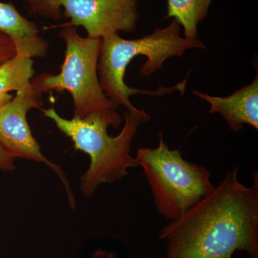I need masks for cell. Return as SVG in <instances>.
Here are the masks:
<instances>
[{
    "mask_svg": "<svg viewBox=\"0 0 258 258\" xmlns=\"http://www.w3.org/2000/svg\"><path fill=\"white\" fill-rule=\"evenodd\" d=\"M165 258H232L236 251L258 258L257 182L238 179L237 168L182 216L161 229Z\"/></svg>",
    "mask_w": 258,
    "mask_h": 258,
    "instance_id": "cell-1",
    "label": "cell"
},
{
    "mask_svg": "<svg viewBox=\"0 0 258 258\" xmlns=\"http://www.w3.org/2000/svg\"><path fill=\"white\" fill-rule=\"evenodd\" d=\"M40 110L73 141L76 149L90 156L91 164L81 181V191L86 198L91 196L100 185L121 179L129 168L139 166L136 158L131 156V143L139 124L150 118L145 111H127L123 129L117 137H112L108 134V127L117 128L120 125L105 115H94L86 118L74 115L72 119H67L60 116L54 106Z\"/></svg>",
    "mask_w": 258,
    "mask_h": 258,
    "instance_id": "cell-2",
    "label": "cell"
},
{
    "mask_svg": "<svg viewBox=\"0 0 258 258\" xmlns=\"http://www.w3.org/2000/svg\"><path fill=\"white\" fill-rule=\"evenodd\" d=\"M59 36L66 42V52L60 72L37 76L42 92L68 91L74 100L75 115L86 118L103 115L121 123L117 106L110 101L100 84L98 62L101 39L81 36L77 28L66 23Z\"/></svg>",
    "mask_w": 258,
    "mask_h": 258,
    "instance_id": "cell-3",
    "label": "cell"
},
{
    "mask_svg": "<svg viewBox=\"0 0 258 258\" xmlns=\"http://www.w3.org/2000/svg\"><path fill=\"white\" fill-rule=\"evenodd\" d=\"M135 158L143 168L158 212L166 220L179 218L215 187L208 169L171 150L161 134L157 147L140 148Z\"/></svg>",
    "mask_w": 258,
    "mask_h": 258,
    "instance_id": "cell-4",
    "label": "cell"
},
{
    "mask_svg": "<svg viewBox=\"0 0 258 258\" xmlns=\"http://www.w3.org/2000/svg\"><path fill=\"white\" fill-rule=\"evenodd\" d=\"M31 12L43 18L69 19L88 37L102 39L114 32L134 31L139 18L137 0H26Z\"/></svg>",
    "mask_w": 258,
    "mask_h": 258,
    "instance_id": "cell-5",
    "label": "cell"
},
{
    "mask_svg": "<svg viewBox=\"0 0 258 258\" xmlns=\"http://www.w3.org/2000/svg\"><path fill=\"white\" fill-rule=\"evenodd\" d=\"M42 93L36 76L28 87L18 91L13 99L0 109V144L15 158L42 162L55 171L63 183L71 206L74 208L76 201L66 175L59 166L44 157L27 120L29 111L33 108L41 109Z\"/></svg>",
    "mask_w": 258,
    "mask_h": 258,
    "instance_id": "cell-6",
    "label": "cell"
},
{
    "mask_svg": "<svg viewBox=\"0 0 258 258\" xmlns=\"http://www.w3.org/2000/svg\"><path fill=\"white\" fill-rule=\"evenodd\" d=\"M192 93L208 102L209 113H220L231 130L240 132L244 125L258 128V76L252 83L227 97L212 96L194 90Z\"/></svg>",
    "mask_w": 258,
    "mask_h": 258,
    "instance_id": "cell-7",
    "label": "cell"
},
{
    "mask_svg": "<svg viewBox=\"0 0 258 258\" xmlns=\"http://www.w3.org/2000/svg\"><path fill=\"white\" fill-rule=\"evenodd\" d=\"M0 32L14 42L17 55L32 58L47 55L48 44L39 35L37 25L20 14L12 3L0 2Z\"/></svg>",
    "mask_w": 258,
    "mask_h": 258,
    "instance_id": "cell-8",
    "label": "cell"
},
{
    "mask_svg": "<svg viewBox=\"0 0 258 258\" xmlns=\"http://www.w3.org/2000/svg\"><path fill=\"white\" fill-rule=\"evenodd\" d=\"M167 18H174L184 28V37L198 39V25L208 15L213 0H166Z\"/></svg>",
    "mask_w": 258,
    "mask_h": 258,
    "instance_id": "cell-9",
    "label": "cell"
},
{
    "mask_svg": "<svg viewBox=\"0 0 258 258\" xmlns=\"http://www.w3.org/2000/svg\"><path fill=\"white\" fill-rule=\"evenodd\" d=\"M34 76L32 59L15 55L0 64V95L25 89L31 83Z\"/></svg>",
    "mask_w": 258,
    "mask_h": 258,
    "instance_id": "cell-10",
    "label": "cell"
},
{
    "mask_svg": "<svg viewBox=\"0 0 258 258\" xmlns=\"http://www.w3.org/2000/svg\"><path fill=\"white\" fill-rule=\"evenodd\" d=\"M16 55L14 42L9 37L0 32V64Z\"/></svg>",
    "mask_w": 258,
    "mask_h": 258,
    "instance_id": "cell-11",
    "label": "cell"
},
{
    "mask_svg": "<svg viewBox=\"0 0 258 258\" xmlns=\"http://www.w3.org/2000/svg\"><path fill=\"white\" fill-rule=\"evenodd\" d=\"M15 157L0 144V169L13 171L15 169Z\"/></svg>",
    "mask_w": 258,
    "mask_h": 258,
    "instance_id": "cell-12",
    "label": "cell"
},
{
    "mask_svg": "<svg viewBox=\"0 0 258 258\" xmlns=\"http://www.w3.org/2000/svg\"><path fill=\"white\" fill-rule=\"evenodd\" d=\"M13 96L9 93L6 94L0 95V109L5 106L8 102L13 99Z\"/></svg>",
    "mask_w": 258,
    "mask_h": 258,
    "instance_id": "cell-13",
    "label": "cell"
}]
</instances>
